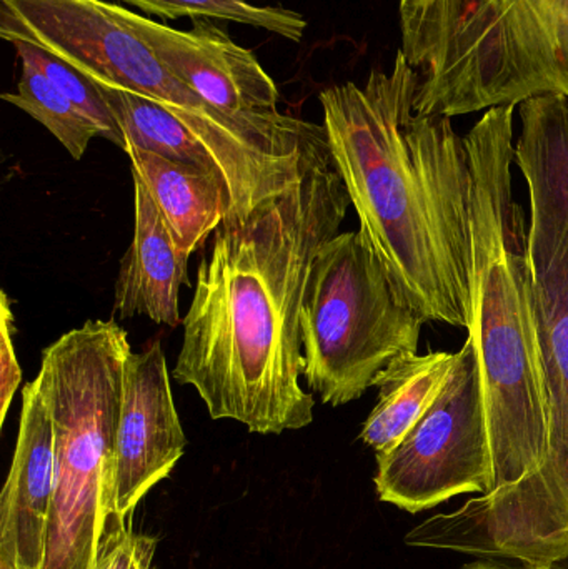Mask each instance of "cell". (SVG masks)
Masks as SVG:
<instances>
[{
    "label": "cell",
    "mask_w": 568,
    "mask_h": 569,
    "mask_svg": "<svg viewBox=\"0 0 568 569\" xmlns=\"http://www.w3.org/2000/svg\"><path fill=\"white\" fill-rule=\"evenodd\" d=\"M352 206L332 156L246 217H227L197 267L173 380L202 398L210 418L259 435L313 420L303 390L300 310L319 250Z\"/></svg>",
    "instance_id": "1"
},
{
    "label": "cell",
    "mask_w": 568,
    "mask_h": 569,
    "mask_svg": "<svg viewBox=\"0 0 568 569\" xmlns=\"http://www.w3.org/2000/svg\"><path fill=\"white\" fill-rule=\"evenodd\" d=\"M419 83L399 50L392 72L320 93L323 129L360 233L390 279L427 320L469 330V152L450 117L416 112Z\"/></svg>",
    "instance_id": "2"
},
{
    "label": "cell",
    "mask_w": 568,
    "mask_h": 569,
    "mask_svg": "<svg viewBox=\"0 0 568 569\" xmlns=\"http://www.w3.org/2000/svg\"><path fill=\"white\" fill-rule=\"evenodd\" d=\"M514 109L486 110L464 137L472 169V310L467 331L482 370L492 493L537 473L549 438L529 227L514 199Z\"/></svg>",
    "instance_id": "3"
},
{
    "label": "cell",
    "mask_w": 568,
    "mask_h": 569,
    "mask_svg": "<svg viewBox=\"0 0 568 569\" xmlns=\"http://www.w3.org/2000/svg\"><path fill=\"white\" fill-rule=\"evenodd\" d=\"M516 163L530 196L529 260L549 438L537 473L477 498L484 543L522 569H568V97L519 103Z\"/></svg>",
    "instance_id": "4"
},
{
    "label": "cell",
    "mask_w": 568,
    "mask_h": 569,
    "mask_svg": "<svg viewBox=\"0 0 568 569\" xmlns=\"http://www.w3.org/2000/svg\"><path fill=\"white\" fill-rule=\"evenodd\" d=\"M0 37L42 47L93 82L146 97L173 113L226 169L227 217H246L330 153L323 126L286 113L239 119L207 103L157 59L117 3L0 0Z\"/></svg>",
    "instance_id": "5"
},
{
    "label": "cell",
    "mask_w": 568,
    "mask_h": 569,
    "mask_svg": "<svg viewBox=\"0 0 568 569\" xmlns=\"http://www.w3.org/2000/svg\"><path fill=\"white\" fill-rule=\"evenodd\" d=\"M416 112L464 116L568 97V0H400Z\"/></svg>",
    "instance_id": "6"
},
{
    "label": "cell",
    "mask_w": 568,
    "mask_h": 569,
    "mask_svg": "<svg viewBox=\"0 0 568 569\" xmlns=\"http://www.w3.org/2000/svg\"><path fill=\"white\" fill-rule=\"evenodd\" d=\"M130 348L116 320H89L43 350L36 381L56 431V488L42 569H93L117 531V428Z\"/></svg>",
    "instance_id": "7"
},
{
    "label": "cell",
    "mask_w": 568,
    "mask_h": 569,
    "mask_svg": "<svg viewBox=\"0 0 568 569\" xmlns=\"http://www.w3.org/2000/svg\"><path fill=\"white\" fill-rule=\"evenodd\" d=\"M427 318L407 300L359 232L313 259L302 310V377L330 407L359 400L402 355L417 353Z\"/></svg>",
    "instance_id": "8"
},
{
    "label": "cell",
    "mask_w": 568,
    "mask_h": 569,
    "mask_svg": "<svg viewBox=\"0 0 568 569\" xmlns=\"http://www.w3.org/2000/svg\"><path fill=\"white\" fill-rule=\"evenodd\" d=\"M377 495L409 513L457 495L494 490L492 443L476 345L467 338L434 403L409 433L377 453Z\"/></svg>",
    "instance_id": "9"
},
{
    "label": "cell",
    "mask_w": 568,
    "mask_h": 569,
    "mask_svg": "<svg viewBox=\"0 0 568 569\" xmlns=\"http://www.w3.org/2000/svg\"><path fill=\"white\" fill-rule=\"evenodd\" d=\"M186 447L166 353L156 340L139 353L130 351L123 365L113 505L122 530L142 498L172 473Z\"/></svg>",
    "instance_id": "10"
},
{
    "label": "cell",
    "mask_w": 568,
    "mask_h": 569,
    "mask_svg": "<svg viewBox=\"0 0 568 569\" xmlns=\"http://www.w3.org/2000/svg\"><path fill=\"white\" fill-rule=\"evenodd\" d=\"M132 29L157 59L220 112L239 119L280 116V93L250 50L207 19H193L187 32L123 9Z\"/></svg>",
    "instance_id": "11"
},
{
    "label": "cell",
    "mask_w": 568,
    "mask_h": 569,
    "mask_svg": "<svg viewBox=\"0 0 568 569\" xmlns=\"http://www.w3.org/2000/svg\"><path fill=\"white\" fill-rule=\"evenodd\" d=\"M56 488V431L37 381L23 385L19 435L0 495V569H42Z\"/></svg>",
    "instance_id": "12"
},
{
    "label": "cell",
    "mask_w": 568,
    "mask_h": 569,
    "mask_svg": "<svg viewBox=\"0 0 568 569\" xmlns=\"http://www.w3.org/2000/svg\"><path fill=\"white\" fill-rule=\"evenodd\" d=\"M133 237L123 256L113 293V313L147 317L179 327V293L189 284V256L173 242L162 216L140 180L133 179Z\"/></svg>",
    "instance_id": "13"
},
{
    "label": "cell",
    "mask_w": 568,
    "mask_h": 569,
    "mask_svg": "<svg viewBox=\"0 0 568 569\" xmlns=\"http://www.w3.org/2000/svg\"><path fill=\"white\" fill-rule=\"evenodd\" d=\"M123 152L133 179L146 187L177 247L189 257L202 249L229 216L230 196L223 180L132 143Z\"/></svg>",
    "instance_id": "14"
},
{
    "label": "cell",
    "mask_w": 568,
    "mask_h": 569,
    "mask_svg": "<svg viewBox=\"0 0 568 569\" xmlns=\"http://www.w3.org/2000/svg\"><path fill=\"white\" fill-rule=\"evenodd\" d=\"M456 353L429 351L393 360L377 378L379 400L360 431L376 453L392 450L426 413L446 385Z\"/></svg>",
    "instance_id": "15"
},
{
    "label": "cell",
    "mask_w": 568,
    "mask_h": 569,
    "mask_svg": "<svg viewBox=\"0 0 568 569\" xmlns=\"http://www.w3.org/2000/svg\"><path fill=\"white\" fill-rule=\"evenodd\" d=\"M2 100L42 123L62 143L72 159H82L90 140L100 137L99 130L77 107L42 72L29 63H22L17 92L2 93Z\"/></svg>",
    "instance_id": "16"
},
{
    "label": "cell",
    "mask_w": 568,
    "mask_h": 569,
    "mask_svg": "<svg viewBox=\"0 0 568 569\" xmlns=\"http://www.w3.org/2000/svg\"><path fill=\"white\" fill-rule=\"evenodd\" d=\"M163 19H220L269 30L287 40L300 42L307 29L306 17L283 7H259L249 0H120Z\"/></svg>",
    "instance_id": "17"
},
{
    "label": "cell",
    "mask_w": 568,
    "mask_h": 569,
    "mask_svg": "<svg viewBox=\"0 0 568 569\" xmlns=\"http://www.w3.org/2000/svg\"><path fill=\"white\" fill-rule=\"evenodd\" d=\"M10 43L16 47L22 63H29L33 69L42 72L77 107V110L99 130V136L102 139H107L113 146L126 150V136H123L102 90L90 77H87L86 73L80 72L79 69L70 66L60 57L53 56L49 50L42 49V47L23 42V40H13Z\"/></svg>",
    "instance_id": "18"
},
{
    "label": "cell",
    "mask_w": 568,
    "mask_h": 569,
    "mask_svg": "<svg viewBox=\"0 0 568 569\" xmlns=\"http://www.w3.org/2000/svg\"><path fill=\"white\" fill-rule=\"evenodd\" d=\"M157 537L136 533L132 525L126 531H117L103 541L93 569H156Z\"/></svg>",
    "instance_id": "19"
},
{
    "label": "cell",
    "mask_w": 568,
    "mask_h": 569,
    "mask_svg": "<svg viewBox=\"0 0 568 569\" xmlns=\"http://www.w3.org/2000/svg\"><path fill=\"white\" fill-rule=\"evenodd\" d=\"M13 337H16V317H13L12 300L6 291H0V427L6 421L13 395L22 381Z\"/></svg>",
    "instance_id": "20"
},
{
    "label": "cell",
    "mask_w": 568,
    "mask_h": 569,
    "mask_svg": "<svg viewBox=\"0 0 568 569\" xmlns=\"http://www.w3.org/2000/svg\"><path fill=\"white\" fill-rule=\"evenodd\" d=\"M464 569H510V568L496 567V565H489V563H476V565H469V567H466Z\"/></svg>",
    "instance_id": "21"
}]
</instances>
